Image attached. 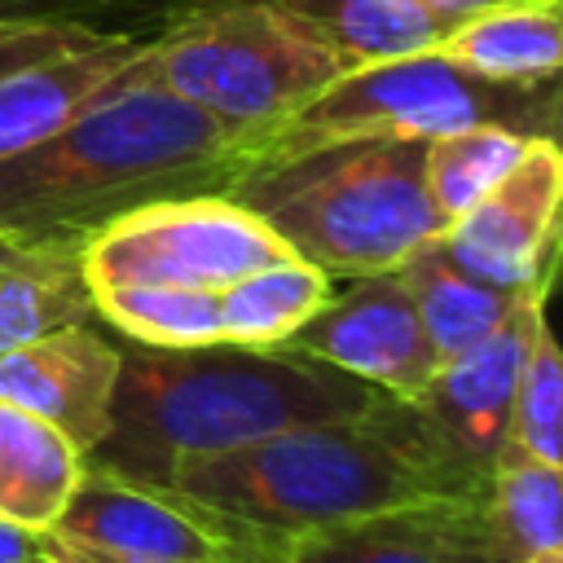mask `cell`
<instances>
[{
	"label": "cell",
	"mask_w": 563,
	"mask_h": 563,
	"mask_svg": "<svg viewBox=\"0 0 563 563\" xmlns=\"http://www.w3.org/2000/svg\"><path fill=\"white\" fill-rule=\"evenodd\" d=\"M413 400L378 396L369 409L290 427L224 453L176 457L163 488L282 545L299 532L431 497H488Z\"/></svg>",
	"instance_id": "6da1fadb"
},
{
	"label": "cell",
	"mask_w": 563,
	"mask_h": 563,
	"mask_svg": "<svg viewBox=\"0 0 563 563\" xmlns=\"http://www.w3.org/2000/svg\"><path fill=\"white\" fill-rule=\"evenodd\" d=\"M251 154L207 110L136 70L57 136L0 158V233L88 242L167 198L224 194Z\"/></svg>",
	"instance_id": "7a4b0ae2"
},
{
	"label": "cell",
	"mask_w": 563,
	"mask_h": 563,
	"mask_svg": "<svg viewBox=\"0 0 563 563\" xmlns=\"http://www.w3.org/2000/svg\"><path fill=\"white\" fill-rule=\"evenodd\" d=\"M114 347L110 431L84 462L158 488L176 457L224 453L290 427L347 418L387 396L290 347H145L119 334Z\"/></svg>",
	"instance_id": "3957f363"
},
{
	"label": "cell",
	"mask_w": 563,
	"mask_h": 563,
	"mask_svg": "<svg viewBox=\"0 0 563 563\" xmlns=\"http://www.w3.org/2000/svg\"><path fill=\"white\" fill-rule=\"evenodd\" d=\"M277 242L325 277L391 273L444 233L422 176V141H339L295 158H260L229 189Z\"/></svg>",
	"instance_id": "277c9868"
},
{
	"label": "cell",
	"mask_w": 563,
	"mask_h": 563,
	"mask_svg": "<svg viewBox=\"0 0 563 563\" xmlns=\"http://www.w3.org/2000/svg\"><path fill=\"white\" fill-rule=\"evenodd\" d=\"M145 70L242 136L246 154L347 66L268 0H180L145 44Z\"/></svg>",
	"instance_id": "5b68a950"
},
{
	"label": "cell",
	"mask_w": 563,
	"mask_h": 563,
	"mask_svg": "<svg viewBox=\"0 0 563 563\" xmlns=\"http://www.w3.org/2000/svg\"><path fill=\"white\" fill-rule=\"evenodd\" d=\"M559 79L554 84H497L462 70L444 53H413L378 66L343 70L299 114L277 123L255 150L260 158H295L339 141H431L471 123H501L523 136L559 141Z\"/></svg>",
	"instance_id": "8992f818"
},
{
	"label": "cell",
	"mask_w": 563,
	"mask_h": 563,
	"mask_svg": "<svg viewBox=\"0 0 563 563\" xmlns=\"http://www.w3.org/2000/svg\"><path fill=\"white\" fill-rule=\"evenodd\" d=\"M277 233L229 194H189L150 202L84 242L92 290L106 286H189L224 290L229 282L286 260Z\"/></svg>",
	"instance_id": "52a82bcc"
},
{
	"label": "cell",
	"mask_w": 563,
	"mask_h": 563,
	"mask_svg": "<svg viewBox=\"0 0 563 563\" xmlns=\"http://www.w3.org/2000/svg\"><path fill=\"white\" fill-rule=\"evenodd\" d=\"M563 154L554 136H528L515 167L440 233L449 255L510 295L550 290L559 264Z\"/></svg>",
	"instance_id": "ba28073f"
},
{
	"label": "cell",
	"mask_w": 563,
	"mask_h": 563,
	"mask_svg": "<svg viewBox=\"0 0 563 563\" xmlns=\"http://www.w3.org/2000/svg\"><path fill=\"white\" fill-rule=\"evenodd\" d=\"M277 347L325 361L396 400H413L440 369V356L396 268L334 277L330 299Z\"/></svg>",
	"instance_id": "9c48e42d"
},
{
	"label": "cell",
	"mask_w": 563,
	"mask_h": 563,
	"mask_svg": "<svg viewBox=\"0 0 563 563\" xmlns=\"http://www.w3.org/2000/svg\"><path fill=\"white\" fill-rule=\"evenodd\" d=\"M48 532L163 563H229L246 550H268V541L198 501L92 462H84V475Z\"/></svg>",
	"instance_id": "30bf717a"
},
{
	"label": "cell",
	"mask_w": 563,
	"mask_h": 563,
	"mask_svg": "<svg viewBox=\"0 0 563 563\" xmlns=\"http://www.w3.org/2000/svg\"><path fill=\"white\" fill-rule=\"evenodd\" d=\"M545 295L550 290L519 295L515 308H510V317L497 330H488L479 343H471L466 352H457L453 361H444L431 374V383L413 396V405L422 409V418L479 475H493V462H497V453L506 444L519 365L528 356V343H532L537 321L545 317Z\"/></svg>",
	"instance_id": "8fae6325"
},
{
	"label": "cell",
	"mask_w": 563,
	"mask_h": 563,
	"mask_svg": "<svg viewBox=\"0 0 563 563\" xmlns=\"http://www.w3.org/2000/svg\"><path fill=\"white\" fill-rule=\"evenodd\" d=\"M273 563H501L484 497H431L299 532Z\"/></svg>",
	"instance_id": "7c38bea8"
},
{
	"label": "cell",
	"mask_w": 563,
	"mask_h": 563,
	"mask_svg": "<svg viewBox=\"0 0 563 563\" xmlns=\"http://www.w3.org/2000/svg\"><path fill=\"white\" fill-rule=\"evenodd\" d=\"M114 378L119 347L114 334L97 330V321L66 325L0 352V400L57 427L84 457L110 431Z\"/></svg>",
	"instance_id": "4fadbf2b"
},
{
	"label": "cell",
	"mask_w": 563,
	"mask_h": 563,
	"mask_svg": "<svg viewBox=\"0 0 563 563\" xmlns=\"http://www.w3.org/2000/svg\"><path fill=\"white\" fill-rule=\"evenodd\" d=\"M150 35L154 26L106 31L92 44L62 48L0 75V158L57 136L66 123L110 97L136 70Z\"/></svg>",
	"instance_id": "5bb4252c"
},
{
	"label": "cell",
	"mask_w": 563,
	"mask_h": 563,
	"mask_svg": "<svg viewBox=\"0 0 563 563\" xmlns=\"http://www.w3.org/2000/svg\"><path fill=\"white\" fill-rule=\"evenodd\" d=\"M97 321L84 242L0 233V352Z\"/></svg>",
	"instance_id": "9a60e30c"
},
{
	"label": "cell",
	"mask_w": 563,
	"mask_h": 563,
	"mask_svg": "<svg viewBox=\"0 0 563 563\" xmlns=\"http://www.w3.org/2000/svg\"><path fill=\"white\" fill-rule=\"evenodd\" d=\"M449 62L497 84H554L563 66V0H501L457 18L435 44Z\"/></svg>",
	"instance_id": "2e32d148"
},
{
	"label": "cell",
	"mask_w": 563,
	"mask_h": 563,
	"mask_svg": "<svg viewBox=\"0 0 563 563\" xmlns=\"http://www.w3.org/2000/svg\"><path fill=\"white\" fill-rule=\"evenodd\" d=\"M295 31L339 57L347 70L431 53L453 18L418 0H268Z\"/></svg>",
	"instance_id": "e0dca14e"
},
{
	"label": "cell",
	"mask_w": 563,
	"mask_h": 563,
	"mask_svg": "<svg viewBox=\"0 0 563 563\" xmlns=\"http://www.w3.org/2000/svg\"><path fill=\"white\" fill-rule=\"evenodd\" d=\"M396 273H400L405 290L418 308V321H422L440 365L453 361L457 352H466L471 343H479L488 330H497L510 317L515 299H519V295H510L501 286H488L475 273H466L440 238L409 251Z\"/></svg>",
	"instance_id": "ac0fdd59"
},
{
	"label": "cell",
	"mask_w": 563,
	"mask_h": 563,
	"mask_svg": "<svg viewBox=\"0 0 563 563\" xmlns=\"http://www.w3.org/2000/svg\"><path fill=\"white\" fill-rule=\"evenodd\" d=\"M84 475V453L44 418L0 400V515L48 532Z\"/></svg>",
	"instance_id": "d6986e66"
},
{
	"label": "cell",
	"mask_w": 563,
	"mask_h": 563,
	"mask_svg": "<svg viewBox=\"0 0 563 563\" xmlns=\"http://www.w3.org/2000/svg\"><path fill=\"white\" fill-rule=\"evenodd\" d=\"M334 290V277L286 255L220 290V330L224 343L242 347H277L286 343Z\"/></svg>",
	"instance_id": "ffe728a7"
},
{
	"label": "cell",
	"mask_w": 563,
	"mask_h": 563,
	"mask_svg": "<svg viewBox=\"0 0 563 563\" xmlns=\"http://www.w3.org/2000/svg\"><path fill=\"white\" fill-rule=\"evenodd\" d=\"M501 563H532L563 550V466L501 453L484 497Z\"/></svg>",
	"instance_id": "44dd1931"
},
{
	"label": "cell",
	"mask_w": 563,
	"mask_h": 563,
	"mask_svg": "<svg viewBox=\"0 0 563 563\" xmlns=\"http://www.w3.org/2000/svg\"><path fill=\"white\" fill-rule=\"evenodd\" d=\"M172 4L180 0H0V75L62 48L92 44L106 31H123L106 22L110 13L163 18Z\"/></svg>",
	"instance_id": "7402d4cb"
},
{
	"label": "cell",
	"mask_w": 563,
	"mask_h": 563,
	"mask_svg": "<svg viewBox=\"0 0 563 563\" xmlns=\"http://www.w3.org/2000/svg\"><path fill=\"white\" fill-rule=\"evenodd\" d=\"M97 321L145 347H202L224 343L220 330V290L189 286H106L92 290Z\"/></svg>",
	"instance_id": "603a6c76"
},
{
	"label": "cell",
	"mask_w": 563,
	"mask_h": 563,
	"mask_svg": "<svg viewBox=\"0 0 563 563\" xmlns=\"http://www.w3.org/2000/svg\"><path fill=\"white\" fill-rule=\"evenodd\" d=\"M528 136L501 123H471L457 132H440L422 141V176L444 224L479 202L523 154Z\"/></svg>",
	"instance_id": "cb8c5ba5"
},
{
	"label": "cell",
	"mask_w": 563,
	"mask_h": 563,
	"mask_svg": "<svg viewBox=\"0 0 563 563\" xmlns=\"http://www.w3.org/2000/svg\"><path fill=\"white\" fill-rule=\"evenodd\" d=\"M501 453L532 457V462H545V466H563V356L554 347V334H550L545 317L537 321L528 356L519 365Z\"/></svg>",
	"instance_id": "d4e9b609"
},
{
	"label": "cell",
	"mask_w": 563,
	"mask_h": 563,
	"mask_svg": "<svg viewBox=\"0 0 563 563\" xmlns=\"http://www.w3.org/2000/svg\"><path fill=\"white\" fill-rule=\"evenodd\" d=\"M44 554L53 563H163V559H141V554H123V550H106V545H88L62 532H44Z\"/></svg>",
	"instance_id": "484cf974"
},
{
	"label": "cell",
	"mask_w": 563,
	"mask_h": 563,
	"mask_svg": "<svg viewBox=\"0 0 563 563\" xmlns=\"http://www.w3.org/2000/svg\"><path fill=\"white\" fill-rule=\"evenodd\" d=\"M40 541H44V532H35V528L13 523V519L0 515V563H26V559H35L40 554Z\"/></svg>",
	"instance_id": "4316f807"
},
{
	"label": "cell",
	"mask_w": 563,
	"mask_h": 563,
	"mask_svg": "<svg viewBox=\"0 0 563 563\" xmlns=\"http://www.w3.org/2000/svg\"><path fill=\"white\" fill-rule=\"evenodd\" d=\"M418 4H427V9H435L440 18H466V13H475V9H488V4H501V0H418Z\"/></svg>",
	"instance_id": "83f0119b"
},
{
	"label": "cell",
	"mask_w": 563,
	"mask_h": 563,
	"mask_svg": "<svg viewBox=\"0 0 563 563\" xmlns=\"http://www.w3.org/2000/svg\"><path fill=\"white\" fill-rule=\"evenodd\" d=\"M273 550H277V545H268V550H246V554H238V559H229V563H273Z\"/></svg>",
	"instance_id": "f1b7e54d"
},
{
	"label": "cell",
	"mask_w": 563,
	"mask_h": 563,
	"mask_svg": "<svg viewBox=\"0 0 563 563\" xmlns=\"http://www.w3.org/2000/svg\"><path fill=\"white\" fill-rule=\"evenodd\" d=\"M532 563H563V550H554V554H541V559H532Z\"/></svg>",
	"instance_id": "f546056e"
},
{
	"label": "cell",
	"mask_w": 563,
	"mask_h": 563,
	"mask_svg": "<svg viewBox=\"0 0 563 563\" xmlns=\"http://www.w3.org/2000/svg\"><path fill=\"white\" fill-rule=\"evenodd\" d=\"M26 563H53V559H48V554H44V545H40V554H35V559H26Z\"/></svg>",
	"instance_id": "4dcf8cb0"
}]
</instances>
